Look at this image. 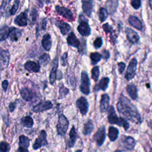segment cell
I'll use <instances>...</instances> for the list:
<instances>
[{
  "label": "cell",
  "mask_w": 152,
  "mask_h": 152,
  "mask_svg": "<svg viewBox=\"0 0 152 152\" xmlns=\"http://www.w3.org/2000/svg\"><path fill=\"white\" fill-rule=\"evenodd\" d=\"M116 107L118 112L124 119L135 124L141 122V116L136 107L123 94L120 96Z\"/></svg>",
  "instance_id": "6da1fadb"
},
{
  "label": "cell",
  "mask_w": 152,
  "mask_h": 152,
  "mask_svg": "<svg viewBox=\"0 0 152 152\" xmlns=\"http://www.w3.org/2000/svg\"><path fill=\"white\" fill-rule=\"evenodd\" d=\"M107 119L108 122L110 124H116L119 126H122L125 130L128 129L129 127V124L124 118L121 117H118L116 113L115 110L113 106L109 107L108 109Z\"/></svg>",
  "instance_id": "7a4b0ae2"
},
{
  "label": "cell",
  "mask_w": 152,
  "mask_h": 152,
  "mask_svg": "<svg viewBox=\"0 0 152 152\" xmlns=\"http://www.w3.org/2000/svg\"><path fill=\"white\" fill-rule=\"evenodd\" d=\"M69 126V121L64 114H60L56 125V131L58 135L64 136L65 135Z\"/></svg>",
  "instance_id": "3957f363"
},
{
  "label": "cell",
  "mask_w": 152,
  "mask_h": 152,
  "mask_svg": "<svg viewBox=\"0 0 152 152\" xmlns=\"http://www.w3.org/2000/svg\"><path fill=\"white\" fill-rule=\"evenodd\" d=\"M90 82L88 76L86 71H83L81 75V84L80 86V89L83 94L88 95L90 93Z\"/></svg>",
  "instance_id": "277c9868"
},
{
  "label": "cell",
  "mask_w": 152,
  "mask_h": 152,
  "mask_svg": "<svg viewBox=\"0 0 152 152\" xmlns=\"http://www.w3.org/2000/svg\"><path fill=\"white\" fill-rule=\"evenodd\" d=\"M47 137V134L45 130H42L38 137L36 139L34 143L33 144V148L35 150L41 148L43 146H46L48 144V141L46 140Z\"/></svg>",
  "instance_id": "5b68a950"
},
{
  "label": "cell",
  "mask_w": 152,
  "mask_h": 152,
  "mask_svg": "<svg viewBox=\"0 0 152 152\" xmlns=\"http://www.w3.org/2000/svg\"><path fill=\"white\" fill-rule=\"evenodd\" d=\"M137 66V59L135 58H132L129 62V64L128 66L127 70L125 75V78L128 81L132 79L134 77L136 72Z\"/></svg>",
  "instance_id": "8992f818"
},
{
  "label": "cell",
  "mask_w": 152,
  "mask_h": 152,
  "mask_svg": "<svg viewBox=\"0 0 152 152\" xmlns=\"http://www.w3.org/2000/svg\"><path fill=\"white\" fill-rule=\"evenodd\" d=\"M121 145L126 150H133L135 145V140L134 138L129 136L122 135L120 140Z\"/></svg>",
  "instance_id": "52a82bcc"
},
{
  "label": "cell",
  "mask_w": 152,
  "mask_h": 152,
  "mask_svg": "<svg viewBox=\"0 0 152 152\" xmlns=\"http://www.w3.org/2000/svg\"><path fill=\"white\" fill-rule=\"evenodd\" d=\"M106 138V128L104 126L100 127L93 136V139L98 146H101Z\"/></svg>",
  "instance_id": "ba28073f"
},
{
  "label": "cell",
  "mask_w": 152,
  "mask_h": 152,
  "mask_svg": "<svg viewBox=\"0 0 152 152\" xmlns=\"http://www.w3.org/2000/svg\"><path fill=\"white\" fill-rule=\"evenodd\" d=\"M53 104L50 101L46 100L40 102L33 107V111L36 113H40L52 109Z\"/></svg>",
  "instance_id": "9c48e42d"
},
{
  "label": "cell",
  "mask_w": 152,
  "mask_h": 152,
  "mask_svg": "<svg viewBox=\"0 0 152 152\" xmlns=\"http://www.w3.org/2000/svg\"><path fill=\"white\" fill-rule=\"evenodd\" d=\"M76 106L83 115H86L88 110L89 104L84 97H80L76 101Z\"/></svg>",
  "instance_id": "30bf717a"
},
{
  "label": "cell",
  "mask_w": 152,
  "mask_h": 152,
  "mask_svg": "<svg viewBox=\"0 0 152 152\" xmlns=\"http://www.w3.org/2000/svg\"><path fill=\"white\" fill-rule=\"evenodd\" d=\"M55 11L59 15L62 16L69 21H72L74 20V15L72 12L67 8L61 7L59 5H56Z\"/></svg>",
  "instance_id": "8fae6325"
},
{
  "label": "cell",
  "mask_w": 152,
  "mask_h": 152,
  "mask_svg": "<svg viewBox=\"0 0 152 152\" xmlns=\"http://www.w3.org/2000/svg\"><path fill=\"white\" fill-rule=\"evenodd\" d=\"M10 55L8 50H1L0 53V68L1 70L6 68L10 62Z\"/></svg>",
  "instance_id": "7c38bea8"
},
{
  "label": "cell",
  "mask_w": 152,
  "mask_h": 152,
  "mask_svg": "<svg viewBox=\"0 0 152 152\" xmlns=\"http://www.w3.org/2000/svg\"><path fill=\"white\" fill-rule=\"evenodd\" d=\"M77 30L83 36H88L91 33V28L87 21H81L77 27Z\"/></svg>",
  "instance_id": "4fadbf2b"
},
{
  "label": "cell",
  "mask_w": 152,
  "mask_h": 152,
  "mask_svg": "<svg viewBox=\"0 0 152 152\" xmlns=\"http://www.w3.org/2000/svg\"><path fill=\"white\" fill-rule=\"evenodd\" d=\"M110 98L107 94H103L101 96L100 101V111L101 113H104L109 109Z\"/></svg>",
  "instance_id": "5bb4252c"
},
{
  "label": "cell",
  "mask_w": 152,
  "mask_h": 152,
  "mask_svg": "<svg viewBox=\"0 0 152 152\" xmlns=\"http://www.w3.org/2000/svg\"><path fill=\"white\" fill-rule=\"evenodd\" d=\"M27 14L26 11L21 12L14 19V23L18 26H26L27 25Z\"/></svg>",
  "instance_id": "9a60e30c"
},
{
  "label": "cell",
  "mask_w": 152,
  "mask_h": 152,
  "mask_svg": "<svg viewBox=\"0 0 152 152\" xmlns=\"http://www.w3.org/2000/svg\"><path fill=\"white\" fill-rule=\"evenodd\" d=\"M22 35V30L16 27H10L8 37L12 42L17 41Z\"/></svg>",
  "instance_id": "2e32d148"
},
{
  "label": "cell",
  "mask_w": 152,
  "mask_h": 152,
  "mask_svg": "<svg viewBox=\"0 0 152 152\" xmlns=\"http://www.w3.org/2000/svg\"><path fill=\"white\" fill-rule=\"evenodd\" d=\"M20 95L22 98L27 102L32 100L34 97V92L30 88L27 87L22 88L20 90Z\"/></svg>",
  "instance_id": "e0dca14e"
},
{
  "label": "cell",
  "mask_w": 152,
  "mask_h": 152,
  "mask_svg": "<svg viewBox=\"0 0 152 152\" xmlns=\"http://www.w3.org/2000/svg\"><path fill=\"white\" fill-rule=\"evenodd\" d=\"M125 33L126 34V37L130 42H131L133 44H135L138 42L140 37L138 33L134 30H133L132 28H126Z\"/></svg>",
  "instance_id": "ac0fdd59"
},
{
  "label": "cell",
  "mask_w": 152,
  "mask_h": 152,
  "mask_svg": "<svg viewBox=\"0 0 152 152\" xmlns=\"http://www.w3.org/2000/svg\"><path fill=\"white\" fill-rule=\"evenodd\" d=\"M25 69L31 72H38L40 71V66L37 62L32 61H28L24 64Z\"/></svg>",
  "instance_id": "d6986e66"
},
{
  "label": "cell",
  "mask_w": 152,
  "mask_h": 152,
  "mask_svg": "<svg viewBox=\"0 0 152 152\" xmlns=\"http://www.w3.org/2000/svg\"><path fill=\"white\" fill-rule=\"evenodd\" d=\"M58 66V58L56 56L53 61V65L49 75V82L51 84H53L56 78V70Z\"/></svg>",
  "instance_id": "ffe728a7"
},
{
  "label": "cell",
  "mask_w": 152,
  "mask_h": 152,
  "mask_svg": "<svg viewBox=\"0 0 152 152\" xmlns=\"http://www.w3.org/2000/svg\"><path fill=\"white\" fill-rule=\"evenodd\" d=\"M69 140L67 142V148H72L74 146L77 139V133L74 126H72L69 134Z\"/></svg>",
  "instance_id": "44dd1931"
},
{
  "label": "cell",
  "mask_w": 152,
  "mask_h": 152,
  "mask_svg": "<svg viewBox=\"0 0 152 152\" xmlns=\"http://www.w3.org/2000/svg\"><path fill=\"white\" fill-rule=\"evenodd\" d=\"M83 12L87 15L90 16L93 10V0H81Z\"/></svg>",
  "instance_id": "7402d4cb"
},
{
  "label": "cell",
  "mask_w": 152,
  "mask_h": 152,
  "mask_svg": "<svg viewBox=\"0 0 152 152\" xmlns=\"http://www.w3.org/2000/svg\"><path fill=\"white\" fill-rule=\"evenodd\" d=\"M109 81H110V78L109 77H104L102 78L99 83L95 86L94 90L95 91H99L100 90L102 91H105L108 87Z\"/></svg>",
  "instance_id": "603a6c76"
},
{
  "label": "cell",
  "mask_w": 152,
  "mask_h": 152,
  "mask_svg": "<svg viewBox=\"0 0 152 152\" xmlns=\"http://www.w3.org/2000/svg\"><path fill=\"white\" fill-rule=\"evenodd\" d=\"M118 5V0H107L106 2V7L108 14H113L116 11Z\"/></svg>",
  "instance_id": "cb8c5ba5"
},
{
  "label": "cell",
  "mask_w": 152,
  "mask_h": 152,
  "mask_svg": "<svg viewBox=\"0 0 152 152\" xmlns=\"http://www.w3.org/2000/svg\"><path fill=\"white\" fill-rule=\"evenodd\" d=\"M129 23L131 26L138 30H141L142 28V24L141 21L134 15H131L128 18Z\"/></svg>",
  "instance_id": "d4e9b609"
},
{
  "label": "cell",
  "mask_w": 152,
  "mask_h": 152,
  "mask_svg": "<svg viewBox=\"0 0 152 152\" xmlns=\"http://www.w3.org/2000/svg\"><path fill=\"white\" fill-rule=\"evenodd\" d=\"M66 41L68 45L73 46L74 48H78L80 44V40L77 39L75 34L72 32L69 33L66 39Z\"/></svg>",
  "instance_id": "484cf974"
},
{
  "label": "cell",
  "mask_w": 152,
  "mask_h": 152,
  "mask_svg": "<svg viewBox=\"0 0 152 152\" xmlns=\"http://www.w3.org/2000/svg\"><path fill=\"white\" fill-rule=\"evenodd\" d=\"M42 45L43 49L46 51H49L52 47L51 37L49 34H45L42 40Z\"/></svg>",
  "instance_id": "4316f807"
},
{
  "label": "cell",
  "mask_w": 152,
  "mask_h": 152,
  "mask_svg": "<svg viewBox=\"0 0 152 152\" xmlns=\"http://www.w3.org/2000/svg\"><path fill=\"white\" fill-rule=\"evenodd\" d=\"M94 130V124L91 119H88L84 125L83 133L84 135H90Z\"/></svg>",
  "instance_id": "83f0119b"
},
{
  "label": "cell",
  "mask_w": 152,
  "mask_h": 152,
  "mask_svg": "<svg viewBox=\"0 0 152 152\" xmlns=\"http://www.w3.org/2000/svg\"><path fill=\"white\" fill-rule=\"evenodd\" d=\"M126 91L131 98L133 100H135L138 97L137 88L134 84H130L126 87Z\"/></svg>",
  "instance_id": "f1b7e54d"
},
{
  "label": "cell",
  "mask_w": 152,
  "mask_h": 152,
  "mask_svg": "<svg viewBox=\"0 0 152 152\" xmlns=\"http://www.w3.org/2000/svg\"><path fill=\"white\" fill-rule=\"evenodd\" d=\"M119 130L113 126H109L108 130V137L111 141H115L118 137Z\"/></svg>",
  "instance_id": "f546056e"
},
{
  "label": "cell",
  "mask_w": 152,
  "mask_h": 152,
  "mask_svg": "<svg viewBox=\"0 0 152 152\" xmlns=\"http://www.w3.org/2000/svg\"><path fill=\"white\" fill-rule=\"evenodd\" d=\"M21 124L26 128H30L33 126L34 121L32 118L30 116H26L23 117L20 120Z\"/></svg>",
  "instance_id": "4dcf8cb0"
},
{
  "label": "cell",
  "mask_w": 152,
  "mask_h": 152,
  "mask_svg": "<svg viewBox=\"0 0 152 152\" xmlns=\"http://www.w3.org/2000/svg\"><path fill=\"white\" fill-rule=\"evenodd\" d=\"M57 25L62 35H65L69 31L71 28L70 26L65 22H63V21L58 22L57 23Z\"/></svg>",
  "instance_id": "1f68e13d"
},
{
  "label": "cell",
  "mask_w": 152,
  "mask_h": 152,
  "mask_svg": "<svg viewBox=\"0 0 152 152\" xmlns=\"http://www.w3.org/2000/svg\"><path fill=\"white\" fill-rule=\"evenodd\" d=\"M10 28L8 26L4 25L1 27L0 31V40L1 42L5 40L9 35Z\"/></svg>",
  "instance_id": "d6a6232c"
},
{
  "label": "cell",
  "mask_w": 152,
  "mask_h": 152,
  "mask_svg": "<svg viewBox=\"0 0 152 152\" xmlns=\"http://www.w3.org/2000/svg\"><path fill=\"white\" fill-rule=\"evenodd\" d=\"M19 147L28 148L30 145V140L28 138L24 135H21L19 137Z\"/></svg>",
  "instance_id": "836d02e7"
},
{
  "label": "cell",
  "mask_w": 152,
  "mask_h": 152,
  "mask_svg": "<svg viewBox=\"0 0 152 152\" xmlns=\"http://www.w3.org/2000/svg\"><path fill=\"white\" fill-rule=\"evenodd\" d=\"M102 55H100L98 52H93L90 53V58L91 59V62L93 65H95L97 64L102 58Z\"/></svg>",
  "instance_id": "e575fe53"
},
{
  "label": "cell",
  "mask_w": 152,
  "mask_h": 152,
  "mask_svg": "<svg viewBox=\"0 0 152 152\" xmlns=\"http://www.w3.org/2000/svg\"><path fill=\"white\" fill-rule=\"evenodd\" d=\"M11 1L12 0H2V4L1 5V10H0L1 15L2 16L6 13Z\"/></svg>",
  "instance_id": "d590c367"
},
{
  "label": "cell",
  "mask_w": 152,
  "mask_h": 152,
  "mask_svg": "<svg viewBox=\"0 0 152 152\" xmlns=\"http://www.w3.org/2000/svg\"><path fill=\"white\" fill-rule=\"evenodd\" d=\"M69 93V89L65 87L63 84L60 86L59 90V96L58 99H62L66 97V96Z\"/></svg>",
  "instance_id": "8d00e7d4"
},
{
  "label": "cell",
  "mask_w": 152,
  "mask_h": 152,
  "mask_svg": "<svg viewBox=\"0 0 152 152\" xmlns=\"http://www.w3.org/2000/svg\"><path fill=\"white\" fill-rule=\"evenodd\" d=\"M99 20L100 21L103 23L104 22L107 18L108 16V12L106 8L102 7L99 10Z\"/></svg>",
  "instance_id": "74e56055"
},
{
  "label": "cell",
  "mask_w": 152,
  "mask_h": 152,
  "mask_svg": "<svg viewBox=\"0 0 152 152\" xmlns=\"http://www.w3.org/2000/svg\"><path fill=\"white\" fill-rule=\"evenodd\" d=\"M39 61L40 64H42L43 66H46L49 64L50 61V56L48 54L44 53L39 57Z\"/></svg>",
  "instance_id": "f35d334b"
},
{
  "label": "cell",
  "mask_w": 152,
  "mask_h": 152,
  "mask_svg": "<svg viewBox=\"0 0 152 152\" xmlns=\"http://www.w3.org/2000/svg\"><path fill=\"white\" fill-rule=\"evenodd\" d=\"M100 74V70H99V67L98 66H95L93 68L91 69V78L93 79L94 81H97L99 76Z\"/></svg>",
  "instance_id": "ab89813d"
},
{
  "label": "cell",
  "mask_w": 152,
  "mask_h": 152,
  "mask_svg": "<svg viewBox=\"0 0 152 152\" xmlns=\"http://www.w3.org/2000/svg\"><path fill=\"white\" fill-rule=\"evenodd\" d=\"M19 5H20V1L19 0H15L14 4H13L10 11V14L11 15H13L16 13V12L18 10Z\"/></svg>",
  "instance_id": "60d3db41"
},
{
  "label": "cell",
  "mask_w": 152,
  "mask_h": 152,
  "mask_svg": "<svg viewBox=\"0 0 152 152\" xmlns=\"http://www.w3.org/2000/svg\"><path fill=\"white\" fill-rule=\"evenodd\" d=\"M10 150V144L5 141H1L0 144L1 152H8Z\"/></svg>",
  "instance_id": "b9f144b4"
},
{
  "label": "cell",
  "mask_w": 152,
  "mask_h": 152,
  "mask_svg": "<svg viewBox=\"0 0 152 152\" xmlns=\"http://www.w3.org/2000/svg\"><path fill=\"white\" fill-rule=\"evenodd\" d=\"M103 45V40H102V37H97L94 42H93V45H94V48L96 49H99L102 47Z\"/></svg>",
  "instance_id": "7bdbcfd3"
},
{
  "label": "cell",
  "mask_w": 152,
  "mask_h": 152,
  "mask_svg": "<svg viewBox=\"0 0 152 152\" xmlns=\"http://www.w3.org/2000/svg\"><path fill=\"white\" fill-rule=\"evenodd\" d=\"M131 5L134 9L137 10L141 7V0H131Z\"/></svg>",
  "instance_id": "ee69618b"
},
{
  "label": "cell",
  "mask_w": 152,
  "mask_h": 152,
  "mask_svg": "<svg viewBox=\"0 0 152 152\" xmlns=\"http://www.w3.org/2000/svg\"><path fill=\"white\" fill-rule=\"evenodd\" d=\"M103 29L106 33H112L113 28L109 24V23H105L103 25Z\"/></svg>",
  "instance_id": "f6af8a7d"
},
{
  "label": "cell",
  "mask_w": 152,
  "mask_h": 152,
  "mask_svg": "<svg viewBox=\"0 0 152 152\" xmlns=\"http://www.w3.org/2000/svg\"><path fill=\"white\" fill-rule=\"evenodd\" d=\"M67 56H68V53L65 52L61 58V65L64 66L66 65V59Z\"/></svg>",
  "instance_id": "bcb514c9"
},
{
  "label": "cell",
  "mask_w": 152,
  "mask_h": 152,
  "mask_svg": "<svg viewBox=\"0 0 152 152\" xmlns=\"http://www.w3.org/2000/svg\"><path fill=\"white\" fill-rule=\"evenodd\" d=\"M125 64L124 62H121L119 63H118V71L119 72L120 74H122L125 68Z\"/></svg>",
  "instance_id": "7dc6e473"
},
{
  "label": "cell",
  "mask_w": 152,
  "mask_h": 152,
  "mask_svg": "<svg viewBox=\"0 0 152 152\" xmlns=\"http://www.w3.org/2000/svg\"><path fill=\"white\" fill-rule=\"evenodd\" d=\"M37 11L35 9H33L31 12V21L34 23L35 21L36 20L37 18Z\"/></svg>",
  "instance_id": "c3c4849f"
},
{
  "label": "cell",
  "mask_w": 152,
  "mask_h": 152,
  "mask_svg": "<svg viewBox=\"0 0 152 152\" xmlns=\"http://www.w3.org/2000/svg\"><path fill=\"white\" fill-rule=\"evenodd\" d=\"M102 57L103 58V59L107 60L109 57H110V53L109 51H107V50H104L102 52Z\"/></svg>",
  "instance_id": "681fc988"
},
{
  "label": "cell",
  "mask_w": 152,
  "mask_h": 152,
  "mask_svg": "<svg viewBox=\"0 0 152 152\" xmlns=\"http://www.w3.org/2000/svg\"><path fill=\"white\" fill-rule=\"evenodd\" d=\"M8 81L7 80H5L2 81V87L3 88V90L4 92H6L8 88Z\"/></svg>",
  "instance_id": "f907efd6"
},
{
  "label": "cell",
  "mask_w": 152,
  "mask_h": 152,
  "mask_svg": "<svg viewBox=\"0 0 152 152\" xmlns=\"http://www.w3.org/2000/svg\"><path fill=\"white\" fill-rule=\"evenodd\" d=\"M15 107H16V103L15 102H11L8 106L10 112H12L15 110Z\"/></svg>",
  "instance_id": "816d5d0a"
},
{
  "label": "cell",
  "mask_w": 152,
  "mask_h": 152,
  "mask_svg": "<svg viewBox=\"0 0 152 152\" xmlns=\"http://www.w3.org/2000/svg\"><path fill=\"white\" fill-rule=\"evenodd\" d=\"M17 152H28L27 148H25L23 147H19V148L17 150Z\"/></svg>",
  "instance_id": "f5cc1de1"
},
{
  "label": "cell",
  "mask_w": 152,
  "mask_h": 152,
  "mask_svg": "<svg viewBox=\"0 0 152 152\" xmlns=\"http://www.w3.org/2000/svg\"><path fill=\"white\" fill-rule=\"evenodd\" d=\"M42 2H45L47 4H48L49 2V0H39V2H41V3H43Z\"/></svg>",
  "instance_id": "db71d44e"
},
{
  "label": "cell",
  "mask_w": 152,
  "mask_h": 152,
  "mask_svg": "<svg viewBox=\"0 0 152 152\" xmlns=\"http://www.w3.org/2000/svg\"><path fill=\"white\" fill-rule=\"evenodd\" d=\"M149 1H150V5L151 9L152 10V0H149Z\"/></svg>",
  "instance_id": "11a10c76"
},
{
  "label": "cell",
  "mask_w": 152,
  "mask_h": 152,
  "mask_svg": "<svg viewBox=\"0 0 152 152\" xmlns=\"http://www.w3.org/2000/svg\"><path fill=\"white\" fill-rule=\"evenodd\" d=\"M149 125L150 126V128L152 129V120L150 122V124H149Z\"/></svg>",
  "instance_id": "9f6ffc18"
},
{
  "label": "cell",
  "mask_w": 152,
  "mask_h": 152,
  "mask_svg": "<svg viewBox=\"0 0 152 152\" xmlns=\"http://www.w3.org/2000/svg\"><path fill=\"white\" fill-rule=\"evenodd\" d=\"M115 152H126V151H123V150H116Z\"/></svg>",
  "instance_id": "6f0895ef"
},
{
  "label": "cell",
  "mask_w": 152,
  "mask_h": 152,
  "mask_svg": "<svg viewBox=\"0 0 152 152\" xmlns=\"http://www.w3.org/2000/svg\"><path fill=\"white\" fill-rule=\"evenodd\" d=\"M75 152H82V150H78Z\"/></svg>",
  "instance_id": "680465c9"
},
{
  "label": "cell",
  "mask_w": 152,
  "mask_h": 152,
  "mask_svg": "<svg viewBox=\"0 0 152 152\" xmlns=\"http://www.w3.org/2000/svg\"><path fill=\"white\" fill-rule=\"evenodd\" d=\"M66 1H69V0H66Z\"/></svg>",
  "instance_id": "91938a15"
},
{
  "label": "cell",
  "mask_w": 152,
  "mask_h": 152,
  "mask_svg": "<svg viewBox=\"0 0 152 152\" xmlns=\"http://www.w3.org/2000/svg\"><path fill=\"white\" fill-rule=\"evenodd\" d=\"M99 1H101V0H99Z\"/></svg>",
  "instance_id": "94428289"
}]
</instances>
